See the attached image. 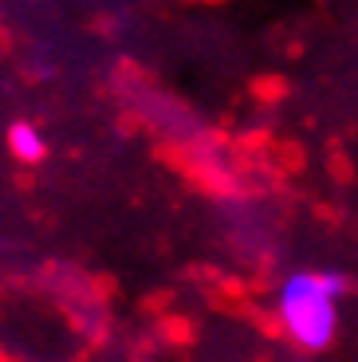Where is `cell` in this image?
<instances>
[{
	"label": "cell",
	"instance_id": "obj_1",
	"mask_svg": "<svg viewBox=\"0 0 358 362\" xmlns=\"http://www.w3.org/2000/svg\"><path fill=\"white\" fill-rule=\"evenodd\" d=\"M347 280L339 272L304 268L279 284V319L284 331L307 351H323L339 331V299Z\"/></svg>",
	"mask_w": 358,
	"mask_h": 362
},
{
	"label": "cell",
	"instance_id": "obj_2",
	"mask_svg": "<svg viewBox=\"0 0 358 362\" xmlns=\"http://www.w3.org/2000/svg\"><path fill=\"white\" fill-rule=\"evenodd\" d=\"M8 150L20 158V162H40L47 154V142L40 134V127L32 122H12L8 127Z\"/></svg>",
	"mask_w": 358,
	"mask_h": 362
}]
</instances>
